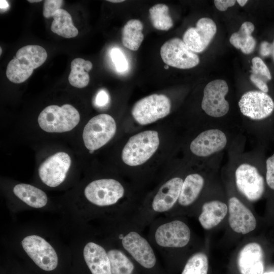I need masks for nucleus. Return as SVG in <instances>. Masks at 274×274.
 I'll return each mask as SVG.
<instances>
[{
    "label": "nucleus",
    "instance_id": "nucleus-29",
    "mask_svg": "<svg viewBox=\"0 0 274 274\" xmlns=\"http://www.w3.org/2000/svg\"><path fill=\"white\" fill-rule=\"evenodd\" d=\"M168 7L163 4H156L150 8L149 17L154 28L168 30L173 26V21L168 13Z\"/></svg>",
    "mask_w": 274,
    "mask_h": 274
},
{
    "label": "nucleus",
    "instance_id": "nucleus-43",
    "mask_svg": "<svg viewBox=\"0 0 274 274\" xmlns=\"http://www.w3.org/2000/svg\"><path fill=\"white\" fill-rule=\"evenodd\" d=\"M263 274H274V272L270 271L264 273Z\"/></svg>",
    "mask_w": 274,
    "mask_h": 274
},
{
    "label": "nucleus",
    "instance_id": "nucleus-17",
    "mask_svg": "<svg viewBox=\"0 0 274 274\" xmlns=\"http://www.w3.org/2000/svg\"><path fill=\"white\" fill-rule=\"evenodd\" d=\"M227 144L225 134L218 129H211L199 134L191 143V152L199 157H207L223 149Z\"/></svg>",
    "mask_w": 274,
    "mask_h": 274
},
{
    "label": "nucleus",
    "instance_id": "nucleus-38",
    "mask_svg": "<svg viewBox=\"0 0 274 274\" xmlns=\"http://www.w3.org/2000/svg\"><path fill=\"white\" fill-rule=\"evenodd\" d=\"M109 101V95L104 90L98 92L95 98L96 104L99 106H103L106 105Z\"/></svg>",
    "mask_w": 274,
    "mask_h": 274
},
{
    "label": "nucleus",
    "instance_id": "nucleus-35",
    "mask_svg": "<svg viewBox=\"0 0 274 274\" xmlns=\"http://www.w3.org/2000/svg\"><path fill=\"white\" fill-rule=\"evenodd\" d=\"M250 79L262 92L266 93L268 91V86L266 83L268 80L266 78L251 74Z\"/></svg>",
    "mask_w": 274,
    "mask_h": 274
},
{
    "label": "nucleus",
    "instance_id": "nucleus-6",
    "mask_svg": "<svg viewBox=\"0 0 274 274\" xmlns=\"http://www.w3.org/2000/svg\"><path fill=\"white\" fill-rule=\"evenodd\" d=\"M80 116L78 110L70 104L61 107L50 105L39 114L40 127L48 132H64L74 128L79 123Z\"/></svg>",
    "mask_w": 274,
    "mask_h": 274
},
{
    "label": "nucleus",
    "instance_id": "nucleus-8",
    "mask_svg": "<svg viewBox=\"0 0 274 274\" xmlns=\"http://www.w3.org/2000/svg\"><path fill=\"white\" fill-rule=\"evenodd\" d=\"M117 126L114 119L107 114L92 117L85 126L83 140L86 148L96 150L108 143L116 133Z\"/></svg>",
    "mask_w": 274,
    "mask_h": 274
},
{
    "label": "nucleus",
    "instance_id": "nucleus-26",
    "mask_svg": "<svg viewBox=\"0 0 274 274\" xmlns=\"http://www.w3.org/2000/svg\"><path fill=\"white\" fill-rule=\"evenodd\" d=\"M143 25L141 21L132 19L128 21L122 30V42L123 46L132 51H136L143 40Z\"/></svg>",
    "mask_w": 274,
    "mask_h": 274
},
{
    "label": "nucleus",
    "instance_id": "nucleus-13",
    "mask_svg": "<svg viewBox=\"0 0 274 274\" xmlns=\"http://www.w3.org/2000/svg\"><path fill=\"white\" fill-rule=\"evenodd\" d=\"M71 165L69 155L64 152H57L47 158L39 168L41 181L50 187H55L65 180Z\"/></svg>",
    "mask_w": 274,
    "mask_h": 274
},
{
    "label": "nucleus",
    "instance_id": "nucleus-12",
    "mask_svg": "<svg viewBox=\"0 0 274 274\" xmlns=\"http://www.w3.org/2000/svg\"><path fill=\"white\" fill-rule=\"evenodd\" d=\"M228 86L223 80L217 79L209 82L204 87L201 108L209 116L218 118L225 115L229 105L225 99Z\"/></svg>",
    "mask_w": 274,
    "mask_h": 274
},
{
    "label": "nucleus",
    "instance_id": "nucleus-27",
    "mask_svg": "<svg viewBox=\"0 0 274 274\" xmlns=\"http://www.w3.org/2000/svg\"><path fill=\"white\" fill-rule=\"evenodd\" d=\"M92 68V63L89 60L77 58L71 63V72L68 78L70 84L74 87L82 88L87 86L90 77L88 73Z\"/></svg>",
    "mask_w": 274,
    "mask_h": 274
},
{
    "label": "nucleus",
    "instance_id": "nucleus-25",
    "mask_svg": "<svg viewBox=\"0 0 274 274\" xmlns=\"http://www.w3.org/2000/svg\"><path fill=\"white\" fill-rule=\"evenodd\" d=\"M254 28L252 23L245 22L237 32L232 34L229 39L230 43L236 48L240 49L245 54L252 53L256 46V41L251 35Z\"/></svg>",
    "mask_w": 274,
    "mask_h": 274
},
{
    "label": "nucleus",
    "instance_id": "nucleus-16",
    "mask_svg": "<svg viewBox=\"0 0 274 274\" xmlns=\"http://www.w3.org/2000/svg\"><path fill=\"white\" fill-rule=\"evenodd\" d=\"M217 31L214 21L209 18H201L196 27H191L184 32L183 41L195 53L203 51L211 43Z\"/></svg>",
    "mask_w": 274,
    "mask_h": 274
},
{
    "label": "nucleus",
    "instance_id": "nucleus-3",
    "mask_svg": "<svg viewBox=\"0 0 274 274\" xmlns=\"http://www.w3.org/2000/svg\"><path fill=\"white\" fill-rule=\"evenodd\" d=\"M183 180L172 178L164 183L147 205L140 207L133 216V220L143 228L161 215L166 216L178 202Z\"/></svg>",
    "mask_w": 274,
    "mask_h": 274
},
{
    "label": "nucleus",
    "instance_id": "nucleus-4",
    "mask_svg": "<svg viewBox=\"0 0 274 274\" xmlns=\"http://www.w3.org/2000/svg\"><path fill=\"white\" fill-rule=\"evenodd\" d=\"M47 58V52L41 46L22 47L8 64L6 76L13 83H22L30 77L35 69L45 62Z\"/></svg>",
    "mask_w": 274,
    "mask_h": 274
},
{
    "label": "nucleus",
    "instance_id": "nucleus-42",
    "mask_svg": "<svg viewBox=\"0 0 274 274\" xmlns=\"http://www.w3.org/2000/svg\"><path fill=\"white\" fill-rule=\"evenodd\" d=\"M28 2H29V3H38V2H41L42 1L41 0H28L27 1Z\"/></svg>",
    "mask_w": 274,
    "mask_h": 274
},
{
    "label": "nucleus",
    "instance_id": "nucleus-39",
    "mask_svg": "<svg viewBox=\"0 0 274 274\" xmlns=\"http://www.w3.org/2000/svg\"><path fill=\"white\" fill-rule=\"evenodd\" d=\"M0 2L1 10L6 9L7 7H8L9 4L7 1L4 0H1Z\"/></svg>",
    "mask_w": 274,
    "mask_h": 274
},
{
    "label": "nucleus",
    "instance_id": "nucleus-9",
    "mask_svg": "<svg viewBox=\"0 0 274 274\" xmlns=\"http://www.w3.org/2000/svg\"><path fill=\"white\" fill-rule=\"evenodd\" d=\"M169 98L162 94H153L142 98L133 105L131 114L139 124H151L167 116L170 113Z\"/></svg>",
    "mask_w": 274,
    "mask_h": 274
},
{
    "label": "nucleus",
    "instance_id": "nucleus-2",
    "mask_svg": "<svg viewBox=\"0 0 274 274\" xmlns=\"http://www.w3.org/2000/svg\"><path fill=\"white\" fill-rule=\"evenodd\" d=\"M151 224L148 239L159 251L164 260L169 251L185 247L190 241V229L181 220L159 218L154 220Z\"/></svg>",
    "mask_w": 274,
    "mask_h": 274
},
{
    "label": "nucleus",
    "instance_id": "nucleus-40",
    "mask_svg": "<svg viewBox=\"0 0 274 274\" xmlns=\"http://www.w3.org/2000/svg\"><path fill=\"white\" fill-rule=\"evenodd\" d=\"M237 2L241 6H244L247 2V0H237Z\"/></svg>",
    "mask_w": 274,
    "mask_h": 274
},
{
    "label": "nucleus",
    "instance_id": "nucleus-33",
    "mask_svg": "<svg viewBox=\"0 0 274 274\" xmlns=\"http://www.w3.org/2000/svg\"><path fill=\"white\" fill-rule=\"evenodd\" d=\"M63 1L61 0H46L44 1L43 14L44 17H53L58 10L61 9Z\"/></svg>",
    "mask_w": 274,
    "mask_h": 274
},
{
    "label": "nucleus",
    "instance_id": "nucleus-30",
    "mask_svg": "<svg viewBox=\"0 0 274 274\" xmlns=\"http://www.w3.org/2000/svg\"><path fill=\"white\" fill-rule=\"evenodd\" d=\"M208 267L207 256L204 253L199 252L188 258L181 274H208Z\"/></svg>",
    "mask_w": 274,
    "mask_h": 274
},
{
    "label": "nucleus",
    "instance_id": "nucleus-32",
    "mask_svg": "<svg viewBox=\"0 0 274 274\" xmlns=\"http://www.w3.org/2000/svg\"><path fill=\"white\" fill-rule=\"evenodd\" d=\"M252 66L251 72L270 80L271 79L270 73L263 61L258 57H254L252 60Z\"/></svg>",
    "mask_w": 274,
    "mask_h": 274
},
{
    "label": "nucleus",
    "instance_id": "nucleus-20",
    "mask_svg": "<svg viewBox=\"0 0 274 274\" xmlns=\"http://www.w3.org/2000/svg\"><path fill=\"white\" fill-rule=\"evenodd\" d=\"M83 257L91 274H112L107 251L100 245L87 243L83 249Z\"/></svg>",
    "mask_w": 274,
    "mask_h": 274
},
{
    "label": "nucleus",
    "instance_id": "nucleus-28",
    "mask_svg": "<svg viewBox=\"0 0 274 274\" xmlns=\"http://www.w3.org/2000/svg\"><path fill=\"white\" fill-rule=\"evenodd\" d=\"M51 25V31L65 38H72L78 34V29L74 25L71 15L65 10L60 9L54 14Z\"/></svg>",
    "mask_w": 274,
    "mask_h": 274
},
{
    "label": "nucleus",
    "instance_id": "nucleus-36",
    "mask_svg": "<svg viewBox=\"0 0 274 274\" xmlns=\"http://www.w3.org/2000/svg\"><path fill=\"white\" fill-rule=\"evenodd\" d=\"M260 53L263 56L272 55L274 59V40L272 43L262 42L260 44Z\"/></svg>",
    "mask_w": 274,
    "mask_h": 274
},
{
    "label": "nucleus",
    "instance_id": "nucleus-7",
    "mask_svg": "<svg viewBox=\"0 0 274 274\" xmlns=\"http://www.w3.org/2000/svg\"><path fill=\"white\" fill-rule=\"evenodd\" d=\"M125 188L121 182L114 179L94 180L85 188L84 195L91 204L98 207L116 206L124 198Z\"/></svg>",
    "mask_w": 274,
    "mask_h": 274
},
{
    "label": "nucleus",
    "instance_id": "nucleus-15",
    "mask_svg": "<svg viewBox=\"0 0 274 274\" xmlns=\"http://www.w3.org/2000/svg\"><path fill=\"white\" fill-rule=\"evenodd\" d=\"M242 113L254 120L269 116L274 110L272 99L265 92L250 91L244 93L238 101Z\"/></svg>",
    "mask_w": 274,
    "mask_h": 274
},
{
    "label": "nucleus",
    "instance_id": "nucleus-22",
    "mask_svg": "<svg viewBox=\"0 0 274 274\" xmlns=\"http://www.w3.org/2000/svg\"><path fill=\"white\" fill-rule=\"evenodd\" d=\"M203 178L197 173L191 174L183 180L178 203L184 207L193 204L198 197L204 185Z\"/></svg>",
    "mask_w": 274,
    "mask_h": 274
},
{
    "label": "nucleus",
    "instance_id": "nucleus-11",
    "mask_svg": "<svg viewBox=\"0 0 274 274\" xmlns=\"http://www.w3.org/2000/svg\"><path fill=\"white\" fill-rule=\"evenodd\" d=\"M163 61L168 65L180 69L191 68L199 62L198 56L177 38L165 42L160 48Z\"/></svg>",
    "mask_w": 274,
    "mask_h": 274
},
{
    "label": "nucleus",
    "instance_id": "nucleus-23",
    "mask_svg": "<svg viewBox=\"0 0 274 274\" xmlns=\"http://www.w3.org/2000/svg\"><path fill=\"white\" fill-rule=\"evenodd\" d=\"M107 251L112 274H141L132 260L119 246Z\"/></svg>",
    "mask_w": 274,
    "mask_h": 274
},
{
    "label": "nucleus",
    "instance_id": "nucleus-19",
    "mask_svg": "<svg viewBox=\"0 0 274 274\" xmlns=\"http://www.w3.org/2000/svg\"><path fill=\"white\" fill-rule=\"evenodd\" d=\"M237 265L241 274H263L264 254L257 243L246 245L239 251Z\"/></svg>",
    "mask_w": 274,
    "mask_h": 274
},
{
    "label": "nucleus",
    "instance_id": "nucleus-44",
    "mask_svg": "<svg viewBox=\"0 0 274 274\" xmlns=\"http://www.w3.org/2000/svg\"><path fill=\"white\" fill-rule=\"evenodd\" d=\"M1 53H2V49L1 48Z\"/></svg>",
    "mask_w": 274,
    "mask_h": 274
},
{
    "label": "nucleus",
    "instance_id": "nucleus-10",
    "mask_svg": "<svg viewBox=\"0 0 274 274\" xmlns=\"http://www.w3.org/2000/svg\"><path fill=\"white\" fill-rule=\"evenodd\" d=\"M23 249L40 268L51 271L58 264L57 254L53 247L44 238L37 235H29L21 241Z\"/></svg>",
    "mask_w": 274,
    "mask_h": 274
},
{
    "label": "nucleus",
    "instance_id": "nucleus-5",
    "mask_svg": "<svg viewBox=\"0 0 274 274\" xmlns=\"http://www.w3.org/2000/svg\"><path fill=\"white\" fill-rule=\"evenodd\" d=\"M160 139L157 131L148 130L131 136L124 145L121 153L123 162L129 166L142 165L157 150Z\"/></svg>",
    "mask_w": 274,
    "mask_h": 274
},
{
    "label": "nucleus",
    "instance_id": "nucleus-41",
    "mask_svg": "<svg viewBox=\"0 0 274 274\" xmlns=\"http://www.w3.org/2000/svg\"><path fill=\"white\" fill-rule=\"evenodd\" d=\"M108 1L109 2H112V3H121V2H124V1H123V0H122V1L121 0H115V1H114V0H111V1L109 0Z\"/></svg>",
    "mask_w": 274,
    "mask_h": 274
},
{
    "label": "nucleus",
    "instance_id": "nucleus-21",
    "mask_svg": "<svg viewBox=\"0 0 274 274\" xmlns=\"http://www.w3.org/2000/svg\"><path fill=\"white\" fill-rule=\"evenodd\" d=\"M228 212L227 205L219 200L204 203L198 221L204 229L209 230L218 225L225 218Z\"/></svg>",
    "mask_w": 274,
    "mask_h": 274
},
{
    "label": "nucleus",
    "instance_id": "nucleus-37",
    "mask_svg": "<svg viewBox=\"0 0 274 274\" xmlns=\"http://www.w3.org/2000/svg\"><path fill=\"white\" fill-rule=\"evenodd\" d=\"M235 2L234 0H215L214 4L218 10L224 11L228 8L233 6Z\"/></svg>",
    "mask_w": 274,
    "mask_h": 274
},
{
    "label": "nucleus",
    "instance_id": "nucleus-31",
    "mask_svg": "<svg viewBox=\"0 0 274 274\" xmlns=\"http://www.w3.org/2000/svg\"><path fill=\"white\" fill-rule=\"evenodd\" d=\"M111 56L118 72H124L127 70L128 61L125 55L119 48H113L111 52Z\"/></svg>",
    "mask_w": 274,
    "mask_h": 274
},
{
    "label": "nucleus",
    "instance_id": "nucleus-18",
    "mask_svg": "<svg viewBox=\"0 0 274 274\" xmlns=\"http://www.w3.org/2000/svg\"><path fill=\"white\" fill-rule=\"evenodd\" d=\"M229 224L235 232L243 234L255 229L256 220L253 213L237 198L228 200Z\"/></svg>",
    "mask_w": 274,
    "mask_h": 274
},
{
    "label": "nucleus",
    "instance_id": "nucleus-34",
    "mask_svg": "<svg viewBox=\"0 0 274 274\" xmlns=\"http://www.w3.org/2000/svg\"><path fill=\"white\" fill-rule=\"evenodd\" d=\"M266 181L268 186L274 190V154L266 160Z\"/></svg>",
    "mask_w": 274,
    "mask_h": 274
},
{
    "label": "nucleus",
    "instance_id": "nucleus-14",
    "mask_svg": "<svg viewBox=\"0 0 274 274\" xmlns=\"http://www.w3.org/2000/svg\"><path fill=\"white\" fill-rule=\"evenodd\" d=\"M235 182L238 190L250 201L259 199L264 191V179L255 166L241 164L235 171Z\"/></svg>",
    "mask_w": 274,
    "mask_h": 274
},
{
    "label": "nucleus",
    "instance_id": "nucleus-1",
    "mask_svg": "<svg viewBox=\"0 0 274 274\" xmlns=\"http://www.w3.org/2000/svg\"><path fill=\"white\" fill-rule=\"evenodd\" d=\"M117 234L118 246L132 260L141 274H167L157 257L154 247L142 233L132 217L121 218Z\"/></svg>",
    "mask_w": 274,
    "mask_h": 274
},
{
    "label": "nucleus",
    "instance_id": "nucleus-24",
    "mask_svg": "<svg viewBox=\"0 0 274 274\" xmlns=\"http://www.w3.org/2000/svg\"><path fill=\"white\" fill-rule=\"evenodd\" d=\"M14 194L29 206L41 208L46 205L48 198L46 193L32 185L21 183L13 188Z\"/></svg>",
    "mask_w": 274,
    "mask_h": 274
}]
</instances>
